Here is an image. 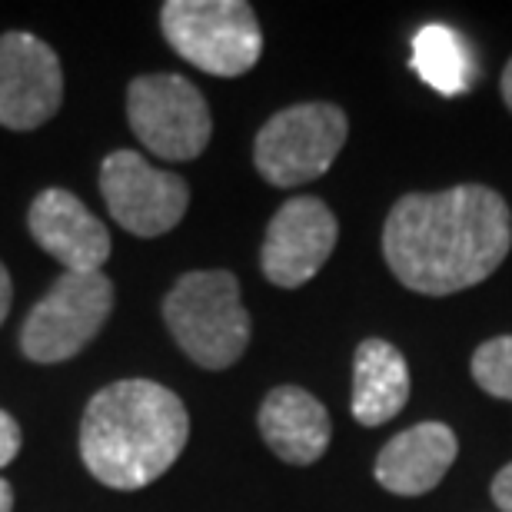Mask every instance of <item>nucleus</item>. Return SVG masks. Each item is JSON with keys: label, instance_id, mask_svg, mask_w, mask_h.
<instances>
[{"label": "nucleus", "instance_id": "f257e3e1", "mask_svg": "<svg viewBox=\"0 0 512 512\" xmlns=\"http://www.w3.org/2000/svg\"><path fill=\"white\" fill-rule=\"evenodd\" d=\"M509 247V203L483 183L406 193L383 223L386 266L406 290L423 296H449L483 283Z\"/></svg>", "mask_w": 512, "mask_h": 512}, {"label": "nucleus", "instance_id": "f03ea898", "mask_svg": "<svg viewBox=\"0 0 512 512\" xmlns=\"http://www.w3.org/2000/svg\"><path fill=\"white\" fill-rule=\"evenodd\" d=\"M190 439V413L173 389L153 380H120L87 403L80 456L110 489H143L177 463Z\"/></svg>", "mask_w": 512, "mask_h": 512}, {"label": "nucleus", "instance_id": "7ed1b4c3", "mask_svg": "<svg viewBox=\"0 0 512 512\" xmlns=\"http://www.w3.org/2000/svg\"><path fill=\"white\" fill-rule=\"evenodd\" d=\"M163 323L203 370H230L250 346V313L230 270L183 273L163 296Z\"/></svg>", "mask_w": 512, "mask_h": 512}, {"label": "nucleus", "instance_id": "20e7f679", "mask_svg": "<svg viewBox=\"0 0 512 512\" xmlns=\"http://www.w3.org/2000/svg\"><path fill=\"white\" fill-rule=\"evenodd\" d=\"M160 27L190 67L213 77H243L263 54V30L247 0H167Z\"/></svg>", "mask_w": 512, "mask_h": 512}, {"label": "nucleus", "instance_id": "39448f33", "mask_svg": "<svg viewBox=\"0 0 512 512\" xmlns=\"http://www.w3.org/2000/svg\"><path fill=\"white\" fill-rule=\"evenodd\" d=\"M346 133H350V120L336 104L313 100V104L286 107L256 133L253 163L270 187H303L333 167Z\"/></svg>", "mask_w": 512, "mask_h": 512}, {"label": "nucleus", "instance_id": "423d86ee", "mask_svg": "<svg viewBox=\"0 0 512 512\" xmlns=\"http://www.w3.org/2000/svg\"><path fill=\"white\" fill-rule=\"evenodd\" d=\"M114 310V283L104 270L64 273L50 286L20 330V350L34 363H64L104 330Z\"/></svg>", "mask_w": 512, "mask_h": 512}, {"label": "nucleus", "instance_id": "0eeeda50", "mask_svg": "<svg viewBox=\"0 0 512 512\" xmlns=\"http://www.w3.org/2000/svg\"><path fill=\"white\" fill-rule=\"evenodd\" d=\"M130 130L150 153L170 163L197 160L210 143L207 100L180 74H143L127 87Z\"/></svg>", "mask_w": 512, "mask_h": 512}, {"label": "nucleus", "instance_id": "6e6552de", "mask_svg": "<svg viewBox=\"0 0 512 512\" xmlns=\"http://www.w3.org/2000/svg\"><path fill=\"white\" fill-rule=\"evenodd\" d=\"M100 193L107 210L133 237H163L183 220L190 207V187L180 173L160 170L137 150L110 153L100 167Z\"/></svg>", "mask_w": 512, "mask_h": 512}, {"label": "nucleus", "instance_id": "1a4fd4ad", "mask_svg": "<svg viewBox=\"0 0 512 512\" xmlns=\"http://www.w3.org/2000/svg\"><path fill=\"white\" fill-rule=\"evenodd\" d=\"M340 223L320 197H293L273 213L260 250L263 276L273 286L296 290L323 270L336 250Z\"/></svg>", "mask_w": 512, "mask_h": 512}, {"label": "nucleus", "instance_id": "9d476101", "mask_svg": "<svg viewBox=\"0 0 512 512\" xmlns=\"http://www.w3.org/2000/svg\"><path fill=\"white\" fill-rule=\"evenodd\" d=\"M64 100V70L54 47L34 34L0 37V127L37 130Z\"/></svg>", "mask_w": 512, "mask_h": 512}, {"label": "nucleus", "instance_id": "9b49d317", "mask_svg": "<svg viewBox=\"0 0 512 512\" xmlns=\"http://www.w3.org/2000/svg\"><path fill=\"white\" fill-rule=\"evenodd\" d=\"M30 237L64 266V273H97L110 256V233L70 190L37 193L27 213Z\"/></svg>", "mask_w": 512, "mask_h": 512}, {"label": "nucleus", "instance_id": "f8f14e48", "mask_svg": "<svg viewBox=\"0 0 512 512\" xmlns=\"http://www.w3.org/2000/svg\"><path fill=\"white\" fill-rule=\"evenodd\" d=\"M459 456V439L446 423H416L380 449L373 476L393 496H423L443 483Z\"/></svg>", "mask_w": 512, "mask_h": 512}, {"label": "nucleus", "instance_id": "ddd939ff", "mask_svg": "<svg viewBox=\"0 0 512 512\" xmlns=\"http://www.w3.org/2000/svg\"><path fill=\"white\" fill-rule=\"evenodd\" d=\"M260 436L283 463L313 466L330 449V413L303 386H276L260 406Z\"/></svg>", "mask_w": 512, "mask_h": 512}, {"label": "nucleus", "instance_id": "4468645a", "mask_svg": "<svg viewBox=\"0 0 512 512\" xmlns=\"http://www.w3.org/2000/svg\"><path fill=\"white\" fill-rule=\"evenodd\" d=\"M409 403V366L386 340H363L353 356V416L360 426H383Z\"/></svg>", "mask_w": 512, "mask_h": 512}, {"label": "nucleus", "instance_id": "2eb2a0df", "mask_svg": "<svg viewBox=\"0 0 512 512\" xmlns=\"http://www.w3.org/2000/svg\"><path fill=\"white\" fill-rule=\"evenodd\" d=\"M413 70L443 97L466 94L476 74L466 40L446 24H426L413 37Z\"/></svg>", "mask_w": 512, "mask_h": 512}, {"label": "nucleus", "instance_id": "dca6fc26", "mask_svg": "<svg viewBox=\"0 0 512 512\" xmlns=\"http://www.w3.org/2000/svg\"><path fill=\"white\" fill-rule=\"evenodd\" d=\"M473 380L483 393L512 403V336H493L473 353Z\"/></svg>", "mask_w": 512, "mask_h": 512}, {"label": "nucleus", "instance_id": "f3484780", "mask_svg": "<svg viewBox=\"0 0 512 512\" xmlns=\"http://www.w3.org/2000/svg\"><path fill=\"white\" fill-rule=\"evenodd\" d=\"M20 453V426L17 419L0 409V469Z\"/></svg>", "mask_w": 512, "mask_h": 512}, {"label": "nucleus", "instance_id": "a211bd4d", "mask_svg": "<svg viewBox=\"0 0 512 512\" xmlns=\"http://www.w3.org/2000/svg\"><path fill=\"white\" fill-rule=\"evenodd\" d=\"M493 503L499 512H512V463L499 469L493 479Z\"/></svg>", "mask_w": 512, "mask_h": 512}, {"label": "nucleus", "instance_id": "6ab92c4d", "mask_svg": "<svg viewBox=\"0 0 512 512\" xmlns=\"http://www.w3.org/2000/svg\"><path fill=\"white\" fill-rule=\"evenodd\" d=\"M10 300H14V283H10L7 266L0 263V323L7 320V313H10Z\"/></svg>", "mask_w": 512, "mask_h": 512}, {"label": "nucleus", "instance_id": "aec40b11", "mask_svg": "<svg viewBox=\"0 0 512 512\" xmlns=\"http://www.w3.org/2000/svg\"><path fill=\"white\" fill-rule=\"evenodd\" d=\"M10 509H14V486L0 476V512H10Z\"/></svg>", "mask_w": 512, "mask_h": 512}, {"label": "nucleus", "instance_id": "412c9836", "mask_svg": "<svg viewBox=\"0 0 512 512\" xmlns=\"http://www.w3.org/2000/svg\"><path fill=\"white\" fill-rule=\"evenodd\" d=\"M503 104L512 110V60H509L506 70H503Z\"/></svg>", "mask_w": 512, "mask_h": 512}]
</instances>
